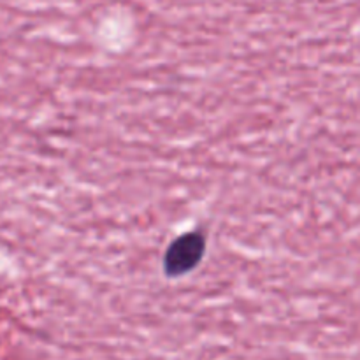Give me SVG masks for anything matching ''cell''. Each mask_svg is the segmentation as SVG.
<instances>
[{"instance_id": "obj_1", "label": "cell", "mask_w": 360, "mask_h": 360, "mask_svg": "<svg viewBox=\"0 0 360 360\" xmlns=\"http://www.w3.org/2000/svg\"><path fill=\"white\" fill-rule=\"evenodd\" d=\"M206 236L199 231L186 232L176 238L164 255L165 276L172 280L195 269L206 255Z\"/></svg>"}]
</instances>
